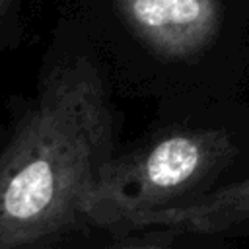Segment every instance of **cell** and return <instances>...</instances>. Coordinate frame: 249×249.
Instances as JSON below:
<instances>
[{"instance_id": "1", "label": "cell", "mask_w": 249, "mask_h": 249, "mask_svg": "<svg viewBox=\"0 0 249 249\" xmlns=\"http://www.w3.org/2000/svg\"><path fill=\"white\" fill-rule=\"evenodd\" d=\"M113 158L101 74L84 56L54 66L0 152V249L53 245L86 226V200Z\"/></svg>"}, {"instance_id": "2", "label": "cell", "mask_w": 249, "mask_h": 249, "mask_svg": "<svg viewBox=\"0 0 249 249\" xmlns=\"http://www.w3.org/2000/svg\"><path fill=\"white\" fill-rule=\"evenodd\" d=\"M235 156L224 128H171L105 165L86 200L88 224L117 230L138 212L179 204L210 185Z\"/></svg>"}, {"instance_id": "3", "label": "cell", "mask_w": 249, "mask_h": 249, "mask_svg": "<svg viewBox=\"0 0 249 249\" xmlns=\"http://www.w3.org/2000/svg\"><path fill=\"white\" fill-rule=\"evenodd\" d=\"M128 29L156 54L185 60L204 53L218 37L220 0H113Z\"/></svg>"}, {"instance_id": "4", "label": "cell", "mask_w": 249, "mask_h": 249, "mask_svg": "<svg viewBox=\"0 0 249 249\" xmlns=\"http://www.w3.org/2000/svg\"><path fill=\"white\" fill-rule=\"evenodd\" d=\"M243 222H249V177L196 198L193 196L187 202L138 212L126 218L119 228H123L121 231H126L134 228L161 226L179 233H216Z\"/></svg>"}, {"instance_id": "5", "label": "cell", "mask_w": 249, "mask_h": 249, "mask_svg": "<svg viewBox=\"0 0 249 249\" xmlns=\"http://www.w3.org/2000/svg\"><path fill=\"white\" fill-rule=\"evenodd\" d=\"M12 4H14V0H0V23L6 18V14H8V10H10Z\"/></svg>"}]
</instances>
